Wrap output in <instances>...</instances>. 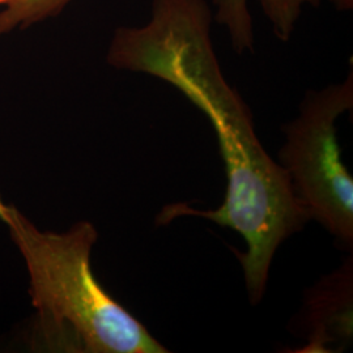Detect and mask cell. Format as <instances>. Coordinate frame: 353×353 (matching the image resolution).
Returning <instances> with one entry per match:
<instances>
[{
    "instance_id": "1",
    "label": "cell",
    "mask_w": 353,
    "mask_h": 353,
    "mask_svg": "<svg viewBox=\"0 0 353 353\" xmlns=\"http://www.w3.org/2000/svg\"><path fill=\"white\" fill-rule=\"evenodd\" d=\"M211 21L205 0H154L147 26L117 30L108 62L164 80L210 119L227 172L224 202L211 211L169 204L157 224L194 216L240 233L248 250L234 252L250 303L256 305L265 296L279 246L310 220L287 173L258 139L249 106L221 72L210 38Z\"/></svg>"
},
{
    "instance_id": "2",
    "label": "cell",
    "mask_w": 353,
    "mask_h": 353,
    "mask_svg": "<svg viewBox=\"0 0 353 353\" xmlns=\"http://www.w3.org/2000/svg\"><path fill=\"white\" fill-rule=\"evenodd\" d=\"M0 221L21 252L38 331L54 351L168 353L147 327L103 290L90 265L99 233L79 221L64 233L42 232L0 198Z\"/></svg>"
},
{
    "instance_id": "3",
    "label": "cell",
    "mask_w": 353,
    "mask_h": 353,
    "mask_svg": "<svg viewBox=\"0 0 353 353\" xmlns=\"http://www.w3.org/2000/svg\"><path fill=\"white\" fill-rule=\"evenodd\" d=\"M353 106L352 71L341 84L309 90L296 119L283 127L279 165L309 220L352 252L353 179L341 163L336 121Z\"/></svg>"
},
{
    "instance_id": "4",
    "label": "cell",
    "mask_w": 353,
    "mask_h": 353,
    "mask_svg": "<svg viewBox=\"0 0 353 353\" xmlns=\"http://www.w3.org/2000/svg\"><path fill=\"white\" fill-rule=\"evenodd\" d=\"M290 330L306 341L303 353L341 352L353 338V259L305 292L301 310Z\"/></svg>"
},
{
    "instance_id": "5",
    "label": "cell",
    "mask_w": 353,
    "mask_h": 353,
    "mask_svg": "<svg viewBox=\"0 0 353 353\" xmlns=\"http://www.w3.org/2000/svg\"><path fill=\"white\" fill-rule=\"evenodd\" d=\"M262 10L272 24L275 36L287 42L305 4L313 7L319 6V0H259ZM217 7L216 21L220 26H225L230 36L232 46L237 54L245 51H254V33L252 20L248 0H214Z\"/></svg>"
},
{
    "instance_id": "6",
    "label": "cell",
    "mask_w": 353,
    "mask_h": 353,
    "mask_svg": "<svg viewBox=\"0 0 353 353\" xmlns=\"http://www.w3.org/2000/svg\"><path fill=\"white\" fill-rule=\"evenodd\" d=\"M70 0H8L0 13V34L19 24L36 23L59 12Z\"/></svg>"
},
{
    "instance_id": "7",
    "label": "cell",
    "mask_w": 353,
    "mask_h": 353,
    "mask_svg": "<svg viewBox=\"0 0 353 353\" xmlns=\"http://www.w3.org/2000/svg\"><path fill=\"white\" fill-rule=\"evenodd\" d=\"M338 11H351L353 8V0H330Z\"/></svg>"
},
{
    "instance_id": "8",
    "label": "cell",
    "mask_w": 353,
    "mask_h": 353,
    "mask_svg": "<svg viewBox=\"0 0 353 353\" xmlns=\"http://www.w3.org/2000/svg\"><path fill=\"white\" fill-rule=\"evenodd\" d=\"M8 0H0V4H6Z\"/></svg>"
}]
</instances>
